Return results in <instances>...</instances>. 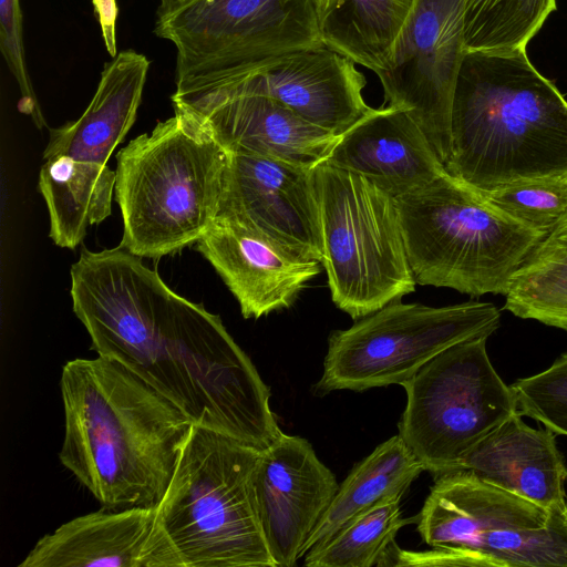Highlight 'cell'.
<instances>
[{
    "label": "cell",
    "instance_id": "cell-1",
    "mask_svg": "<svg viewBox=\"0 0 567 567\" xmlns=\"http://www.w3.org/2000/svg\"><path fill=\"white\" fill-rule=\"evenodd\" d=\"M61 464L101 507H156L194 423L116 361L97 355L62 368Z\"/></svg>",
    "mask_w": 567,
    "mask_h": 567
},
{
    "label": "cell",
    "instance_id": "cell-2",
    "mask_svg": "<svg viewBox=\"0 0 567 567\" xmlns=\"http://www.w3.org/2000/svg\"><path fill=\"white\" fill-rule=\"evenodd\" d=\"M445 169L482 196L522 182L567 179V101L526 50L465 51Z\"/></svg>",
    "mask_w": 567,
    "mask_h": 567
},
{
    "label": "cell",
    "instance_id": "cell-3",
    "mask_svg": "<svg viewBox=\"0 0 567 567\" xmlns=\"http://www.w3.org/2000/svg\"><path fill=\"white\" fill-rule=\"evenodd\" d=\"M116 154L121 244L161 258L197 243L215 220L228 153L181 110Z\"/></svg>",
    "mask_w": 567,
    "mask_h": 567
},
{
    "label": "cell",
    "instance_id": "cell-4",
    "mask_svg": "<svg viewBox=\"0 0 567 567\" xmlns=\"http://www.w3.org/2000/svg\"><path fill=\"white\" fill-rule=\"evenodd\" d=\"M260 454L226 434L192 426L157 506L181 567H276L256 502Z\"/></svg>",
    "mask_w": 567,
    "mask_h": 567
},
{
    "label": "cell",
    "instance_id": "cell-5",
    "mask_svg": "<svg viewBox=\"0 0 567 567\" xmlns=\"http://www.w3.org/2000/svg\"><path fill=\"white\" fill-rule=\"evenodd\" d=\"M394 199L409 264L422 286L505 296L513 275L545 236L447 172Z\"/></svg>",
    "mask_w": 567,
    "mask_h": 567
},
{
    "label": "cell",
    "instance_id": "cell-6",
    "mask_svg": "<svg viewBox=\"0 0 567 567\" xmlns=\"http://www.w3.org/2000/svg\"><path fill=\"white\" fill-rule=\"evenodd\" d=\"M155 33L176 49L173 104L230 85L276 59L322 45L315 0H177Z\"/></svg>",
    "mask_w": 567,
    "mask_h": 567
},
{
    "label": "cell",
    "instance_id": "cell-7",
    "mask_svg": "<svg viewBox=\"0 0 567 567\" xmlns=\"http://www.w3.org/2000/svg\"><path fill=\"white\" fill-rule=\"evenodd\" d=\"M331 299L353 320L415 290L395 199L326 162L313 168Z\"/></svg>",
    "mask_w": 567,
    "mask_h": 567
},
{
    "label": "cell",
    "instance_id": "cell-8",
    "mask_svg": "<svg viewBox=\"0 0 567 567\" xmlns=\"http://www.w3.org/2000/svg\"><path fill=\"white\" fill-rule=\"evenodd\" d=\"M491 302L467 301L431 307L392 301L332 331L316 395L402 385L442 351L462 341L489 337L499 327Z\"/></svg>",
    "mask_w": 567,
    "mask_h": 567
},
{
    "label": "cell",
    "instance_id": "cell-9",
    "mask_svg": "<svg viewBox=\"0 0 567 567\" xmlns=\"http://www.w3.org/2000/svg\"><path fill=\"white\" fill-rule=\"evenodd\" d=\"M487 339L450 347L402 384L399 435L434 477L456 471L476 443L518 411L489 360Z\"/></svg>",
    "mask_w": 567,
    "mask_h": 567
},
{
    "label": "cell",
    "instance_id": "cell-10",
    "mask_svg": "<svg viewBox=\"0 0 567 567\" xmlns=\"http://www.w3.org/2000/svg\"><path fill=\"white\" fill-rule=\"evenodd\" d=\"M417 530L431 547L480 553L496 567H567V505L543 507L458 470L435 477Z\"/></svg>",
    "mask_w": 567,
    "mask_h": 567
},
{
    "label": "cell",
    "instance_id": "cell-11",
    "mask_svg": "<svg viewBox=\"0 0 567 567\" xmlns=\"http://www.w3.org/2000/svg\"><path fill=\"white\" fill-rule=\"evenodd\" d=\"M465 0H414L384 68L377 73L388 106L406 111L445 166L451 110L464 48Z\"/></svg>",
    "mask_w": 567,
    "mask_h": 567
},
{
    "label": "cell",
    "instance_id": "cell-12",
    "mask_svg": "<svg viewBox=\"0 0 567 567\" xmlns=\"http://www.w3.org/2000/svg\"><path fill=\"white\" fill-rule=\"evenodd\" d=\"M217 216L237 220L293 254L321 264V223L313 168L259 155L228 153Z\"/></svg>",
    "mask_w": 567,
    "mask_h": 567
},
{
    "label": "cell",
    "instance_id": "cell-13",
    "mask_svg": "<svg viewBox=\"0 0 567 567\" xmlns=\"http://www.w3.org/2000/svg\"><path fill=\"white\" fill-rule=\"evenodd\" d=\"M363 74L355 63L324 44L282 55L241 80L194 101L190 107L239 94L275 99L309 123L340 136L369 113Z\"/></svg>",
    "mask_w": 567,
    "mask_h": 567
},
{
    "label": "cell",
    "instance_id": "cell-14",
    "mask_svg": "<svg viewBox=\"0 0 567 567\" xmlns=\"http://www.w3.org/2000/svg\"><path fill=\"white\" fill-rule=\"evenodd\" d=\"M339 484L303 437L282 433L261 451L255 493L262 533L276 567H292L328 511Z\"/></svg>",
    "mask_w": 567,
    "mask_h": 567
},
{
    "label": "cell",
    "instance_id": "cell-15",
    "mask_svg": "<svg viewBox=\"0 0 567 567\" xmlns=\"http://www.w3.org/2000/svg\"><path fill=\"white\" fill-rule=\"evenodd\" d=\"M239 303L246 319L289 308L320 272V262L302 258L258 230L217 216L196 243Z\"/></svg>",
    "mask_w": 567,
    "mask_h": 567
},
{
    "label": "cell",
    "instance_id": "cell-16",
    "mask_svg": "<svg viewBox=\"0 0 567 567\" xmlns=\"http://www.w3.org/2000/svg\"><path fill=\"white\" fill-rule=\"evenodd\" d=\"M181 567L156 507L99 511L41 537L19 567Z\"/></svg>",
    "mask_w": 567,
    "mask_h": 567
},
{
    "label": "cell",
    "instance_id": "cell-17",
    "mask_svg": "<svg viewBox=\"0 0 567 567\" xmlns=\"http://www.w3.org/2000/svg\"><path fill=\"white\" fill-rule=\"evenodd\" d=\"M174 110L197 118L227 153L259 155L306 168L324 162L338 140L261 94H239Z\"/></svg>",
    "mask_w": 567,
    "mask_h": 567
},
{
    "label": "cell",
    "instance_id": "cell-18",
    "mask_svg": "<svg viewBox=\"0 0 567 567\" xmlns=\"http://www.w3.org/2000/svg\"><path fill=\"white\" fill-rule=\"evenodd\" d=\"M324 162L363 176L394 198L446 172L411 115L392 106L372 109L338 136Z\"/></svg>",
    "mask_w": 567,
    "mask_h": 567
},
{
    "label": "cell",
    "instance_id": "cell-19",
    "mask_svg": "<svg viewBox=\"0 0 567 567\" xmlns=\"http://www.w3.org/2000/svg\"><path fill=\"white\" fill-rule=\"evenodd\" d=\"M517 411L476 443L458 470L543 507L566 503L567 467L548 429H534Z\"/></svg>",
    "mask_w": 567,
    "mask_h": 567
},
{
    "label": "cell",
    "instance_id": "cell-20",
    "mask_svg": "<svg viewBox=\"0 0 567 567\" xmlns=\"http://www.w3.org/2000/svg\"><path fill=\"white\" fill-rule=\"evenodd\" d=\"M150 70L148 59L120 51L102 71L97 89L82 115L50 131L43 158L66 155L106 164L135 122Z\"/></svg>",
    "mask_w": 567,
    "mask_h": 567
},
{
    "label": "cell",
    "instance_id": "cell-21",
    "mask_svg": "<svg viewBox=\"0 0 567 567\" xmlns=\"http://www.w3.org/2000/svg\"><path fill=\"white\" fill-rule=\"evenodd\" d=\"M116 174L107 164L66 155L47 158L39 174V189L50 219V237L62 248L74 249L92 225L111 215Z\"/></svg>",
    "mask_w": 567,
    "mask_h": 567
},
{
    "label": "cell",
    "instance_id": "cell-22",
    "mask_svg": "<svg viewBox=\"0 0 567 567\" xmlns=\"http://www.w3.org/2000/svg\"><path fill=\"white\" fill-rule=\"evenodd\" d=\"M424 466L399 434L357 463L339 485L328 511L309 538L305 555L372 507L402 498Z\"/></svg>",
    "mask_w": 567,
    "mask_h": 567
},
{
    "label": "cell",
    "instance_id": "cell-23",
    "mask_svg": "<svg viewBox=\"0 0 567 567\" xmlns=\"http://www.w3.org/2000/svg\"><path fill=\"white\" fill-rule=\"evenodd\" d=\"M413 4L414 0H328L319 13L322 43L377 74Z\"/></svg>",
    "mask_w": 567,
    "mask_h": 567
},
{
    "label": "cell",
    "instance_id": "cell-24",
    "mask_svg": "<svg viewBox=\"0 0 567 567\" xmlns=\"http://www.w3.org/2000/svg\"><path fill=\"white\" fill-rule=\"evenodd\" d=\"M504 308L516 317L567 331V217L515 271Z\"/></svg>",
    "mask_w": 567,
    "mask_h": 567
},
{
    "label": "cell",
    "instance_id": "cell-25",
    "mask_svg": "<svg viewBox=\"0 0 567 567\" xmlns=\"http://www.w3.org/2000/svg\"><path fill=\"white\" fill-rule=\"evenodd\" d=\"M556 0H465V51L526 50Z\"/></svg>",
    "mask_w": 567,
    "mask_h": 567
},
{
    "label": "cell",
    "instance_id": "cell-26",
    "mask_svg": "<svg viewBox=\"0 0 567 567\" xmlns=\"http://www.w3.org/2000/svg\"><path fill=\"white\" fill-rule=\"evenodd\" d=\"M401 499L383 502L354 518L303 557L307 567L380 566L398 532L411 519L402 517Z\"/></svg>",
    "mask_w": 567,
    "mask_h": 567
},
{
    "label": "cell",
    "instance_id": "cell-27",
    "mask_svg": "<svg viewBox=\"0 0 567 567\" xmlns=\"http://www.w3.org/2000/svg\"><path fill=\"white\" fill-rule=\"evenodd\" d=\"M484 197L497 209L544 235L567 217V179L522 182Z\"/></svg>",
    "mask_w": 567,
    "mask_h": 567
},
{
    "label": "cell",
    "instance_id": "cell-28",
    "mask_svg": "<svg viewBox=\"0 0 567 567\" xmlns=\"http://www.w3.org/2000/svg\"><path fill=\"white\" fill-rule=\"evenodd\" d=\"M522 415L567 436V352L546 370L511 385Z\"/></svg>",
    "mask_w": 567,
    "mask_h": 567
},
{
    "label": "cell",
    "instance_id": "cell-29",
    "mask_svg": "<svg viewBox=\"0 0 567 567\" xmlns=\"http://www.w3.org/2000/svg\"><path fill=\"white\" fill-rule=\"evenodd\" d=\"M22 27L20 0H0V49L20 90L19 107L42 127L45 120L29 75Z\"/></svg>",
    "mask_w": 567,
    "mask_h": 567
},
{
    "label": "cell",
    "instance_id": "cell-30",
    "mask_svg": "<svg viewBox=\"0 0 567 567\" xmlns=\"http://www.w3.org/2000/svg\"><path fill=\"white\" fill-rule=\"evenodd\" d=\"M102 31L106 51L113 58L117 54L116 47V0H92Z\"/></svg>",
    "mask_w": 567,
    "mask_h": 567
},
{
    "label": "cell",
    "instance_id": "cell-31",
    "mask_svg": "<svg viewBox=\"0 0 567 567\" xmlns=\"http://www.w3.org/2000/svg\"><path fill=\"white\" fill-rule=\"evenodd\" d=\"M318 7L319 13L323 10L328 0H315Z\"/></svg>",
    "mask_w": 567,
    "mask_h": 567
},
{
    "label": "cell",
    "instance_id": "cell-32",
    "mask_svg": "<svg viewBox=\"0 0 567 567\" xmlns=\"http://www.w3.org/2000/svg\"><path fill=\"white\" fill-rule=\"evenodd\" d=\"M171 1H177V0H162V3L171 2Z\"/></svg>",
    "mask_w": 567,
    "mask_h": 567
},
{
    "label": "cell",
    "instance_id": "cell-33",
    "mask_svg": "<svg viewBox=\"0 0 567 567\" xmlns=\"http://www.w3.org/2000/svg\"><path fill=\"white\" fill-rule=\"evenodd\" d=\"M566 505H567V499H566Z\"/></svg>",
    "mask_w": 567,
    "mask_h": 567
}]
</instances>
